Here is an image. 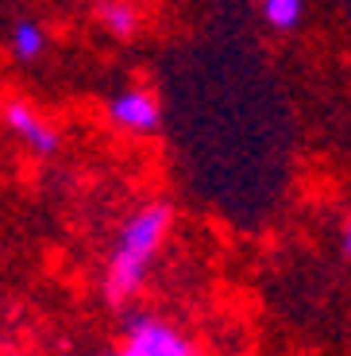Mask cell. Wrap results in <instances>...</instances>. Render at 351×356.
I'll return each mask as SVG.
<instances>
[{
  "mask_svg": "<svg viewBox=\"0 0 351 356\" xmlns=\"http://www.w3.org/2000/svg\"><path fill=\"white\" fill-rule=\"evenodd\" d=\"M170 225H174V205L170 202H151L123 221L120 236H116V248L108 256V275H105L108 302H128L143 286L158 248L170 236Z\"/></svg>",
  "mask_w": 351,
  "mask_h": 356,
  "instance_id": "obj_1",
  "label": "cell"
},
{
  "mask_svg": "<svg viewBox=\"0 0 351 356\" xmlns=\"http://www.w3.org/2000/svg\"><path fill=\"white\" fill-rule=\"evenodd\" d=\"M105 116L128 136H151V132H158V124H162V105H158V97L151 93V89L135 86V89L112 93Z\"/></svg>",
  "mask_w": 351,
  "mask_h": 356,
  "instance_id": "obj_2",
  "label": "cell"
},
{
  "mask_svg": "<svg viewBox=\"0 0 351 356\" xmlns=\"http://www.w3.org/2000/svg\"><path fill=\"white\" fill-rule=\"evenodd\" d=\"M123 353L128 356H197L194 345L170 321H158V318L128 321V345H123Z\"/></svg>",
  "mask_w": 351,
  "mask_h": 356,
  "instance_id": "obj_3",
  "label": "cell"
},
{
  "mask_svg": "<svg viewBox=\"0 0 351 356\" xmlns=\"http://www.w3.org/2000/svg\"><path fill=\"white\" fill-rule=\"evenodd\" d=\"M4 128L16 136V143H24L27 152H35V155H54L58 143H62L51 120H46L35 105H27V101H19V97L4 105Z\"/></svg>",
  "mask_w": 351,
  "mask_h": 356,
  "instance_id": "obj_4",
  "label": "cell"
},
{
  "mask_svg": "<svg viewBox=\"0 0 351 356\" xmlns=\"http://www.w3.org/2000/svg\"><path fill=\"white\" fill-rule=\"evenodd\" d=\"M46 43H51V35H46V27L39 24L35 16H24L12 24L8 31V51L16 63H39L46 54Z\"/></svg>",
  "mask_w": 351,
  "mask_h": 356,
  "instance_id": "obj_5",
  "label": "cell"
},
{
  "mask_svg": "<svg viewBox=\"0 0 351 356\" xmlns=\"http://www.w3.org/2000/svg\"><path fill=\"white\" fill-rule=\"evenodd\" d=\"M97 16H101V24H105V31L116 39H132L135 31H139V12H135L132 0H108V4L97 8Z\"/></svg>",
  "mask_w": 351,
  "mask_h": 356,
  "instance_id": "obj_6",
  "label": "cell"
},
{
  "mask_svg": "<svg viewBox=\"0 0 351 356\" xmlns=\"http://www.w3.org/2000/svg\"><path fill=\"white\" fill-rule=\"evenodd\" d=\"M259 12H263L266 27H274V31H293L305 19V0H259Z\"/></svg>",
  "mask_w": 351,
  "mask_h": 356,
  "instance_id": "obj_7",
  "label": "cell"
},
{
  "mask_svg": "<svg viewBox=\"0 0 351 356\" xmlns=\"http://www.w3.org/2000/svg\"><path fill=\"white\" fill-rule=\"evenodd\" d=\"M343 256L351 259V213H348V221H343Z\"/></svg>",
  "mask_w": 351,
  "mask_h": 356,
  "instance_id": "obj_8",
  "label": "cell"
},
{
  "mask_svg": "<svg viewBox=\"0 0 351 356\" xmlns=\"http://www.w3.org/2000/svg\"><path fill=\"white\" fill-rule=\"evenodd\" d=\"M97 356H128V353H97Z\"/></svg>",
  "mask_w": 351,
  "mask_h": 356,
  "instance_id": "obj_9",
  "label": "cell"
}]
</instances>
